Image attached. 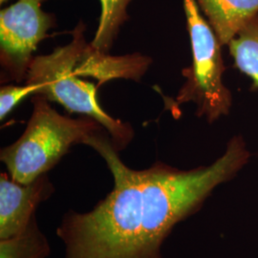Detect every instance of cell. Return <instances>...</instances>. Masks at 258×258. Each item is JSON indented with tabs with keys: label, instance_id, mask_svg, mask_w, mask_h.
Segmentation results:
<instances>
[{
	"label": "cell",
	"instance_id": "6da1fadb",
	"mask_svg": "<svg viewBox=\"0 0 258 258\" xmlns=\"http://www.w3.org/2000/svg\"><path fill=\"white\" fill-rule=\"evenodd\" d=\"M106 133L97 132L83 145L105 161L114 187L92 211L63 215L56 235L64 244L65 258H163L162 246L176 225L198 212L251 157L239 134L209 166L183 170L157 162L135 170L123 164Z\"/></svg>",
	"mask_w": 258,
	"mask_h": 258
},
{
	"label": "cell",
	"instance_id": "7a4b0ae2",
	"mask_svg": "<svg viewBox=\"0 0 258 258\" xmlns=\"http://www.w3.org/2000/svg\"><path fill=\"white\" fill-rule=\"evenodd\" d=\"M84 30L81 20L72 33L71 42L55 48L51 54L35 56L25 81L37 85L35 95L59 103L69 113H80L97 120L109 135L115 148L121 151L134 138V130L128 123L112 118L103 110L97 100V86L83 81L76 72L79 57L87 43Z\"/></svg>",
	"mask_w": 258,
	"mask_h": 258
},
{
	"label": "cell",
	"instance_id": "3957f363",
	"mask_svg": "<svg viewBox=\"0 0 258 258\" xmlns=\"http://www.w3.org/2000/svg\"><path fill=\"white\" fill-rule=\"evenodd\" d=\"M33 113L20 138L0 152L13 180L29 184L52 169L72 146L104 131L90 117L71 119L58 114L41 95H34Z\"/></svg>",
	"mask_w": 258,
	"mask_h": 258
},
{
	"label": "cell",
	"instance_id": "277c9868",
	"mask_svg": "<svg viewBox=\"0 0 258 258\" xmlns=\"http://www.w3.org/2000/svg\"><path fill=\"white\" fill-rule=\"evenodd\" d=\"M186 29L190 39L192 62L183 69L185 82L176 97L177 104L192 102L196 115L209 123L228 116L232 95L223 83L226 70L222 45L195 0H183Z\"/></svg>",
	"mask_w": 258,
	"mask_h": 258
},
{
	"label": "cell",
	"instance_id": "5b68a950",
	"mask_svg": "<svg viewBox=\"0 0 258 258\" xmlns=\"http://www.w3.org/2000/svg\"><path fill=\"white\" fill-rule=\"evenodd\" d=\"M47 0H18L0 12V61L16 82L26 79L37 44L55 25L53 14L41 6Z\"/></svg>",
	"mask_w": 258,
	"mask_h": 258
},
{
	"label": "cell",
	"instance_id": "8992f818",
	"mask_svg": "<svg viewBox=\"0 0 258 258\" xmlns=\"http://www.w3.org/2000/svg\"><path fill=\"white\" fill-rule=\"evenodd\" d=\"M47 174L20 184L6 173L0 175V240L19 235L27 229L38 205L54 194Z\"/></svg>",
	"mask_w": 258,
	"mask_h": 258
},
{
	"label": "cell",
	"instance_id": "52a82bcc",
	"mask_svg": "<svg viewBox=\"0 0 258 258\" xmlns=\"http://www.w3.org/2000/svg\"><path fill=\"white\" fill-rule=\"evenodd\" d=\"M151 64V58L141 54L110 55L86 43L76 66L80 77H92L99 85L114 79H127L140 82Z\"/></svg>",
	"mask_w": 258,
	"mask_h": 258
},
{
	"label": "cell",
	"instance_id": "ba28073f",
	"mask_svg": "<svg viewBox=\"0 0 258 258\" xmlns=\"http://www.w3.org/2000/svg\"><path fill=\"white\" fill-rule=\"evenodd\" d=\"M222 46L258 15V0H195Z\"/></svg>",
	"mask_w": 258,
	"mask_h": 258
},
{
	"label": "cell",
	"instance_id": "9c48e42d",
	"mask_svg": "<svg viewBox=\"0 0 258 258\" xmlns=\"http://www.w3.org/2000/svg\"><path fill=\"white\" fill-rule=\"evenodd\" d=\"M234 67L252 81L258 90V15L248 21L227 45Z\"/></svg>",
	"mask_w": 258,
	"mask_h": 258
},
{
	"label": "cell",
	"instance_id": "30bf717a",
	"mask_svg": "<svg viewBox=\"0 0 258 258\" xmlns=\"http://www.w3.org/2000/svg\"><path fill=\"white\" fill-rule=\"evenodd\" d=\"M50 253L49 242L38 228L36 215L22 233L0 240V258H46Z\"/></svg>",
	"mask_w": 258,
	"mask_h": 258
},
{
	"label": "cell",
	"instance_id": "8fae6325",
	"mask_svg": "<svg viewBox=\"0 0 258 258\" xmlns=\"http://www.w3.org/2000/svg\"><path fill=\"white\" fill-rule=\"evenodd\" d=\"M102 12L99 26L90 42L97 50L109 53L120 29L129 19L127 8L132 0H100Z\"/></svg>",
	"mask_w": 258,
	"mask_h": 258
},
{
	"label": "cell",
	"instance_id": "7c38bea8",
	"mask_svg": "<svg viewBox=\"0 0 258 258\" xmlns=\"http://www.w3.org/2000/svg\"><path fill=\"white\" fill-rule=\"evenodd\" d=\"M37 86L35 84L7 85L0 90V119L3 120L19 102L29 95H35Z\"/></svg>",
	"mask_w": 258,
	"mask_h": 258
},
{
	"label": "cell",
	"instance_id": "4fadbf2b",
	"mask_svg": "<svg viewBox=\"0 0 258 258\" xmlns=\"http://www.w3.org/2000/svg\"><path fill=\"white\" fill-rule=\"evenodd\" d=\"M7 1H8V0H0V3H1V4H4V3L7 2Z\"/></svg>",
	"mask_w": 258,
	"mask_h": 258
}]
</instances>
